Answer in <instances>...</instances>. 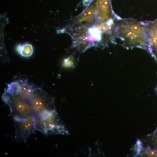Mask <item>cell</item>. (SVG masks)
<instances>
[{
    "instance_id": "cell-5",
    "label": "cell",
    "mask_w": 157,
    "mask_h": 157,
    "mask_svg": "<svg viewBox=\"0 0 157 157\" xmlns=\"http://www.w3.org/2000/svg\"><path fill=\"white\" fill-rule=\"evenodd\" d=\"M15 139L19 142H25L31 133L37 130V119L32 114L26 118L14 120Z\"/></svg>"
},
{
    "instance_id": "cell-3",
    "label": "cell",
    "mask_w": 157,
    "mask_h": 157,
    "mask_svg": "<svg viewBox=\"0 0 157 157\" xmlns=\"http://www.w3.org/2000/svg\"><path fill=\"white\" fill-rule=\"evenodd\" d=\"M36 115L37 119V130L44 134H69L56 109Z\"/></svg>"
},
{
    "instance_id": "cell-1",
    "label": "cell",
    "mask_w": 157,
    "mask_h": 157,
    "mask_svg": "<svg viewBox=\"0 0 157 157\" xmlns=\"http://www.w3.org/2000/svg\"><path fill=\"white\" fill-rule=\"evenodd\" d=\"M29 94L21 90L13 82L8 85L2 98L9 107L14 120L26 118L33 113L28 99Z\"/></svg>"
},
{
    "instance_id": "cell-9",
    "label": "cell",
    "mask_w": 157,
    "mask_h": 157,
    "mask_svg": "<svg viewBox=\"0 0 157 157\" xmlns=\"http://www.w3.org/2000/svg\"><path fill=\"white\" fill-rule=\"evenodd\" d=\"M93 10L92 8H90L86 10L83 15L82 19H85L91 17L93 14Z\"/></svg>"
},
{
    "instance_id": "cell-8",
    "label": "cell",
    "mask_w": 157,
    "mask_h": 157,
    "mask_svg": "<svg viewBox=\"0 0 157 157\" xmlns=\"http://www.w3.org/2000/svg\"><path fill=\"white\" fill-rule=\"evenodd\" d=\"M89 33L93 37L99 41L101 38V33L99 29L95 27H91L88 29Z\"/></svg>"
},
{
    "instance_id": "cell-4",
    "label": "cell",
    "mask_w": 157,
    "mask_h": 157,
    "mask_svg": "<svg viewBox=\"0 0 157 157\" xmlns=\"http://www.w3.org/2000/svg\"><path fill=\"white\" fill-rule=\"evenodd\" d=\"M29 99L33 113L36 115L55 109L53 98L40 88L35 87Z\"/></svg>"
},
{
    "instance_id": "cell-6",
    "label": "cell",
    "mask_w": 157,
    "mask_h": 157,
    "mask_svg": "<svg viewBox=\"0 0 157 157\" xmlns=\"http://www.w3.org/2000/svg\"><path fill=\"white\" fill-rule=\"evenodd\" d=\"M149 38L147 44L148 49L151 55L157 60V20L148 27Z\"/></svg>"
},
{
    "instance_id": "cell-7",
    "label": "cell",
    "mask_w": 157,
    "mask_h": 157,
    "mask_svg": "<svg viewBox=\"0 0 157 157\" xmlns=\"http://www.w3.org/2000/svg\"><path fill=\"white\" fill-rule=\"evenodd\" d=\"M18 50L21 55L24 56H29L31 55L33 52L32 48L31 46L29 45L19 47Z\"/></svg>"
},
{
    "instance_id": "cell-2",
    "label": "cell",
    "mask_w": 157,
    "mask_h": 157,
    "mask_svg": "<svg viewBox=\"0 0 157 157\" xmlns=\"http://www.w3.org/2000/svg\"><path fill=\"white\" fill-rule=\"evenodd\" d=\"M119 36L126 47H141L146 44L144 28L139 22L132 21L120 22Z\"/></svg>"
}]
</instances>
